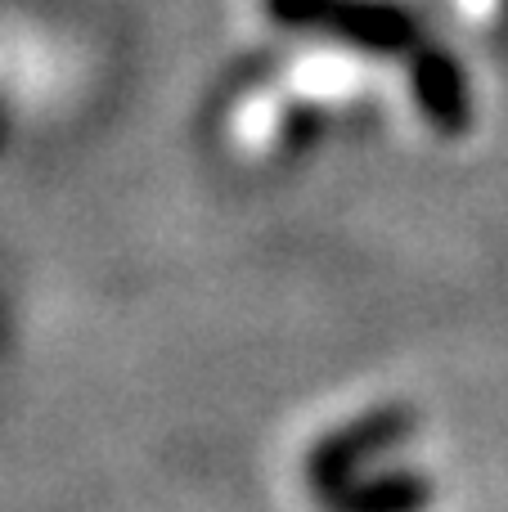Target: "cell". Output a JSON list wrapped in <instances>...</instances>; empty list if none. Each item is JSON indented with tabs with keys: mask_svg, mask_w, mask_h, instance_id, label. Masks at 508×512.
Segmentation results:
<instances>
[{
	"mask_svg": "<svg viewBox=\"0 0 508 512\" xmlns=\"http://www.w3.org/2000/svg\"><path fill=\"white\" fill-rule=\"evenodd\" d=\"M279 86L288 99H302V104H351L378 86V63L347 45H315L288 59Z\"/></svg>",
	"mask_w": 508,
	"mask_h": 512,
	"instance_id": "cell-1",
	"label": "cell"
},
{
	"mask_svg": "<svg viewBox=\"0 0 508 512\" xmlns=\"http://www.w3.org/2000/svg\"><path fill=\"white\" fill-rule=\"evenodd\" d=\"M284 122H288V95L279 81H266V86L248 90V95L234 104L225 135H230L234 153H243V158H266L279 144V135H284Z\"/></svg>",
	"mask_w": 508,
	"mask_h": 512,
	"instance_id": "cell-2",
	"label": "cell"
},
{
	"mask_svg": "<svg viewBox=\"0 0 508 512\" xmlns=\"http://www.w3.org/2000/svg\"><path fill=\"white\" fill-rule=\"evenodd\" d=\"M450 5H455V14L473 27H495L504 14V0H450Z\"/></svg>",
	"mask_w": 508,
	"mask_h": 512,
	"instance_id": "cell-3",
	"label": "cell"
}]
</instances>
